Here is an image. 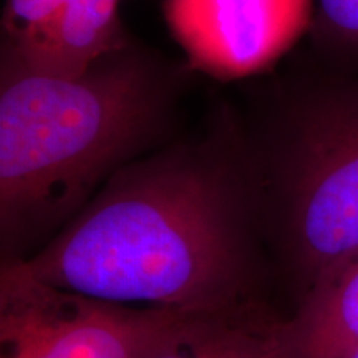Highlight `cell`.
I'll use <instances>...</instances> for the list:
<instances>
[{
	"label": "cell",
	"mask_w": 358,
	"mask_h": 358,
	"mask_svg": "<svg viewBox=\"0 0 358 358\" xmlns=\"http://www.w3.org/2000/svg\"><path fill=\"white\" fill-rule=\"evenodd\" d=\"M261 194L239 108L116 171L22 274L96 301L201 312L261 299Z\"/></svg>",
	"instance_id": "1"
},
{
	"label": "cell",
	"mask_w": 358,
	"mask_h": 358,
	"mask_svg": "<svg viewBox=\"0 0 358 358\" xmlns=\"http://www.w3.org/2000/svg\"><path fill=\"white\" fill-rule=\"evenodd\" d=\"M191 73L134 38L80 75L0 57L2 262L37 252L116 171L173 140Z\"/></svg>",
	"instance_id": "2"
},
{
	"label": "cell",
	"mask_w": 358,
	"mask_h": 358,
	"mask_svg": "<svg viewBox=\"0 0 358 358\" xmlns=\"http://www.w3.org/2000/svg\"><path fill=\"white\" fill-rule=\"evenodd\" d=\"M241 111L266 244L302 284L358 254V66L313 53Z\"/></svg>",
	"instance_id": "3"
},
{
	"label": "cell",
	"mask_w": 358,
	"mask_h": 358,
	"mask_svg": "<svg viewBox=\"0 0 358 358\" xmlns=\"http://www.w3.org/2000/svg\"><path fill=\"white\" fill-rule=\"evenodd\" d=\"M181 313L96 301L0 267V358H148Z\"/></svg>",
	"instance_id": "4"
},
{
	"label": "cell",
	"mask_w": 358,
	"mask_h": 358,
	"mask_svg": "<svg viewBox=\"0 0 358 358\" xmlns=\"http://www.w3.org/2000/svg\"><path fill=\"white\" fill-rule=\"evenodd\" d=\"M163 10L189 69L216 80L271 70L313 12L312 0H164Z\"/></svg>",
	"instance_id": "5"
},
{
	"label": "cell",
	"mask_w": 358,
	"mask_h": 358,
	"mask_svg": "<svg viewBox=\"0 0 358 358\" xmlns=\"http://www.w3.org/2000/svg\"><path fill=\"white\" fill-rule=\"evenodd\" d=\"M148 358H290L289 319L262 299L185 312Z\"/></svg>",
	"instance_id": "6"
},
{
	"label": "cell",
	"mask_w": 358,
	"mask_h": 358,
	"mask_svg": "<svg viewBox=\"0 0 358 358\" xmlns=\"http://www.w3.org/2000/svg\"><path fill=\"white\" fill-rule=\"evenodd\" d=\"M120 0H66L43 32L0 57L55 75H80L93 62L123 47L129 35L120 20Z\"/></svg>",
	"instance_id": "7"
},
{
	"label": "cell",
	"mask_w": 358,
	"mask_h": 358,
	"mask_svg": "<svg viewBox=\"0 0 358 358\" xmlns=\"http://www.w3.org/2000/svg\"><path fill=\"white\" fill-rule=\"evenodd\" d=\"M290 358H348L358 348V254L317 282L289 319Z\"/></svg>",
	"instance_id": "8"
},
{
	"label": "cell",
	"mask_w": 358,
	"mask_h": 358,
	"mask_svg": "<svg viewBox=\"0 0 358 358\" xmlns=\"http://www.w3.org/2000/svg\"><path fill=\"white\" fill-rule=\"evenodd\" d=\"M308 37L317 57L358 66V0H315Z\"/></svg>",
	"instance_id": "9"
},
{
	"label": "cell",
	"mask_w": 358,
	"mask_h": 358,
	"mask_svg": "<svg viewBox=\"0 0 358 358\" xmlns=\"http://www.w3.org/2000/svg\"><path fill=\"white\" fill-rule=\"evenodd\" d=\"M66 0H6L2 12V47L30 42L55 20Z\"/></svg>",
	"instance_id": "10"
},
{
	"label": "cell",
	"mask_w": 358,
	"mask_h": 358,
	"mask_svg": "<svg viewBox=\"0 0 358 358\" xmlns=\"http://www.w3.org/2000/svg\"><path fill=\"white\" fill-rule=\"evenodd\" d=\"M348 358H358V348H357V350H355V352H353V353H352V355H350V357H348Z\"/></svg>",
	"instance_id": "11"
}]
</instances>
